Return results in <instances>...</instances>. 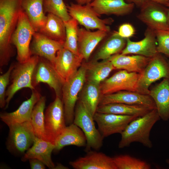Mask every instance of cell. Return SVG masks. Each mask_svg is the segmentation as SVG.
Instances as JSON below:
<instances>
[{
  "mask_svg": "<svg viewBox=\"0 0 169 169\" xmlns=\"http://www.w3.org/2000/svg\"><path fill=\"white\" fill-rule=\"evenodd\" d=\"M44 0H21L22 8L36 32L44 25L47 18L44 13Z\"/></svg>",
  "mask_w": 169,
  "mask_h": 169,
  "instance_id": "4316f807",
  "label": "cell"
},
{
  "mask_svg": "<svg viewBox=\"0 0 169 169\" xmlns=\"http://www.w3.org/2000/svg\"><path fill=\"white\" fill-rule=\"evenodd\" d=\"M86 68L84 64L81 65L76 73L63 84L62 99L67 125L73 122L74 107L78 95L86 81Z\"/></svg>",
  "mask_w": 169,
  "mask_h": 169,
  "instance_id": "3957f363",
  "label": "cell"
},
{
  "mask_svg": "<svg viewBox=\"0 0 169 169\" xmlns=\"http://www.w3.org/2000/svg\"><path fill=\"white\" fill-rule=\"evenodd\" d=\"M23 10L21 0H0V66L7 65L14 51L12 36Z\"/></svg>",
  "mask_w": 169,
  "mask_h": 169,
  "instance_id": "6da1fadb",
  "label": "cell"
},
{
  "mask_svg": "<svg viewBox=\"0 0 169 169\" xmlns=\"http://www.w3.org/2000/svg\"><path fill=\"white\" fill-rule=\"evenodd\" d=\"M165 6L169 7V0H167V2L165 5Z\"/></svg>",
  "mask_w": 169,
  "mask_h": 169,
  "instance_id": "f6af8a7d",
  "label": "cell"
},
{
  "mask_svg": "<svg viewBox=\"0 0 169 169\" xmlns=\"http://www.w3.org/2000/svg\"><path fill=\"white\" fill-rule=\"evenodd\" d=\"M155 31L158 52L169 57V30Z\"/></svg>",
  "mask_w": 169,
  "mask_h": 169,
  "instance_id": "8d00e7d4",
  "label": "cell"
},
{
  "mask_svg": "<svg viewBox=\"0 0 169 169\" xmlns=\"http://www.w3.org/2000/svg\"><path fill=\"white\" fill-rule=\"evenodd\" d=\"M62 98L56 96L44 114V128L47 141L54 144L66 126Z\"/></svg>",
  "mask_w": 169,
  "mask_h": 169,
  "instance_id": "ba28073f",
  "label": "cell"
},
{
  "mask_svg": "<svg viewBox=\"0 0 169 169\" xmlns=\"http://www.w3.org/2000/svg\"><path fill=\"white\" fill-rule=\"evenodd\" d=\"M41 96L37 90L35 89L32 90L30 98L23 101L16 110L10 113H1V120L8 126L15 124L28 121L31 122L34 106Z\"/></svg>",
  "mask_w": 169,
  "mask_h": 169,
  "instance_id": "ffe728a7",
  "label": "cell"
},
{
  "mask_svg": "<svg viewBox=\"0 0 169 169\" xmlns=\"http://www.w3.org/2000/svg\"><path fill=\"white\" fill-rule=\"evenodd\" d=\"M14 65V63L11 64L8 70L0 76V107L1 108L6 106V90L9 84L11 73Z\"/></svg>",
  "mask_w": 169,
  "mask_h": 169,
  "instance_id": "74e56055",
  "label": "cell"
},
{
  "mask_svg": "<svg viewBox=\"0 0 169 169\" xmlns=\"http://www.w3.org/2000/svg\"><path fill=\"white\" fill-rule=\"evenodd\" d=\"M151 58L139 55L131 56L118 54L109 59L115 69L140 73L147 66Z\"/></svg>",
  "mask_w": 169,
  "mask_h": 169,
  "instance_id": "d4e9b609",
  "label": "cell"
},
{
  "mask_svg": "<svg viewBox=\"0 0 169 169\" xmlns=\"http://www.w3.org/2000/svg\"><path fill=\"white\" fill-rule=\"evenodd\" d=\"M43 8L44 12L53 14L64 22L71 18L63 0H44Z\"/></svg>",
  "mask_w": 169,
  "mask_h": 169,
  "instance_id": "d590c367",
  "label": "cell"
},
{
  "mask_svg": "<svg viewBox=\"0 0 169 169\" xmlns=\"http://www.w3.org/2000/svg\"><path fill=\"white\" fill-rule=\"evenodd\" d=\"M61 168H67L66 167L64 166L61 164H59L57 166H55L54 169H61Z\"/></svg>",
  "mask_w": 169,
  "mask_h": 169,
  "instance_id": "ee69618b",
  "label": "cell"
},
{
  "mask_svg": "<svg viewBox=\"0 0 169 169\" xmlns=\"http://www.w3.org/2000/svg\"><path fill=\"white\" fill-rule=\"evenodd\" d=\"M55 148V145L52 143L36 137L33 146L24 153L22 161L38 159L48 168L54 169L55 166L51 159V154Z\"/></svg>",
  "mask_w": 169,
  "mask_h": 169,
  "instance_id": "44dd1931",
  "label": "cell"
},
{
  "mask_svg": "<svg viewBox=\"0 0 169 169\" xmlns=\"http://www.w3.org/2000/svg\"><path fill=\"white\" fill-rule=\"evenodd\" d=\"M149 95L153 100L158 113L164 121L169 119V78H165L151 90Z\"/></svg>",
  "mask_w": 169,
  "mask_h": 169,
  "instance_id": "cb8c5ba5",
  "label": "cell"
},
{
  "mask_svg": "<svg viewBox=\"0 0 169 169\" xmlns=\"http://www.w3.org/2000/svg\"><path fill=\"white\" fill-rule=\"evenodd\" d=\"M90 6L99 15L123 16L131 13L135 5L125 0H94Z\"/></svg>",
  "mask_w": 169,
  "mask_h": 169,
  "instance_id": "603a6c76",
  "label": "cell"
},
{
  "mask_svg": "<svg viewBox=\"0 0 169 169\" xmlns=\"http://www.w3.org/2000/svg\"><path fill=\"white\" fill-rule=\"evenodd\" d=\"M156 3L161 5H165L167 0H151Z\"/></svg>",
  "mask_w": 169,
  "mask_h": 169,
  "instance_id": "7bdbcfd3",
  "label": "cell"
},
{
  "mask_svg": "<svg viewBox=\"0 0 169 169\" xmlns=\"http://www.w3.org/2000/svg\"><path fill=\"white\" fill-rule=\"evenodd\" d=\"M8 127V149L14 153H24L33 144L36 137L31 122L15 124Z\"/></svg>",
  "mask_w": 169,
  "mask_h": 169,
  "instance_id": "30bf717a",
  "label": "cell"
},
{
  "mask_svg": "<svg viewBox=\"0 0 169 169\" xmlns=\"http://www.w3.org/2000/svg\"><path fill=\"white\" fill-rule=\"evenodd\" d=\"M46 98L41 96L35 105L32 112L31 122L36 136L47 141L44 128V114Z\"/></svg>",
  "mask_w": 169,
  "mask_h": 169,
  "instance_id": "d6a6232c",
  "label": "cell"
},
{
  "mask_svg": "<svg viewBox=\"0 0 169 169\" xmlns=\"http://www.w3.org/2000/svg\"><path fill=\"white\" fill-rule=\"evenodd\" d=\"M83 59L64 47L58 52L53 65L64 83L76 73Z\"/></svg>",
  "mask_w": 169,
  "mask_h": 169,
  "instance_id": "9a60e30c",
  "label": "cell"
},
{
  "mask_svg": "<svg viewBox=\"0 0 169 169\" xmlns=\"http://www.w3.org/2000/svg\"><path fill=\"white\" fill-rule=\"evenodd\" d=\"M135 32L134 28L131 24L126 23L120 26L117 33L120 36L127 38L133 36Z\"/></svg>",
  "mask_w": 169,
  "mask_h": 169,
  "instance_id": "f35d334b",
  "label": "cell"
},
{
  "mask_svg": "<svg viewBox=\"0 0 169 169\" xmlns=\"http://www.w3.org/2000/svg\"><path fill=\"white\" fill-rule=\"evenodd\" d=\"M160 119L156 109H154L132 121L120 134L121 138L119 148L128 146L134 142H138L147 147L151 148L150 131L154 125Z\"/></svg>",
  "mask_w": 169,
  "mask_h": 169,
  "instance_id": "7a4b0ae2",
  "label": "cell"
},
{
  "mask_svg": "<svg viewBox=\"0 0 169 169\" xmlns=\"http://www.w3.org/2000/svg\"><path fill=\"white\" fill-rule=\"evenodd\" d=\"M137 117L97 112L93 116L98 125V129L103 139L114 134H121L129 123Z\"/></svg>",
  "mask_w": 169,
  "mask_h": 169,
  "instance_id": "4fadbf2b",
  "label": "cell"
},
{
  "mask_svg": "<svg viewBox=\"0 0 169 169\" xmlns=\"http://www.w3.org/2000/svg\"><path fill=\"white\" fill-rule=\"evenodd\" d=\"M35 32L28 17L22 10L11 40L12 44L17 49V58L18 62H25L32 56L30 43Z\"/></svg>",
  "mask_w": 169,
  "mask_h": 169,
  "instance_id": "8992f818",
  "label": "cell"
},
{
  "mask_svg": "<svg viewBox=\"0 0 169 169\" xmlns=\"http://www.w3.org/2000/svg\"><path fill=\"white\" fill-rule=\"evenodd\" d=\"M45 23L38 32L54 40L64 44L66 39L64 22L60 18L48 13Z\"/></svg>",
  "mask_w": 169,
  "mask_h": 169,
  "instance_id": "f1b7e54d",
  "label": "cell"
},
{
  "mask_svg": "<svg viewBox=\"0 0 169 169\" xmlns=\"http://www.w3.org/2000/svg\"><path fill=\"white\" fill-rule=\"evenodd\" d=\"M168 62V63L169 64V60H167Z\"/></svg>",
  "mask_w": 169,
  "mask_h": 169,
  "instance_id": "c3c4849f",
  "label": "cell"
},
{
  "mask_svg": "<svg viewBox=\"0 0 169 169\" xmlns=\"http://www.w3.org/2000/svg\"><path fill=\"white\" fill-rule=\"evenodd\" d=\"M163 78H169V64L167 60L158 53L151 58L147 66L139 73L136 92L149 95L150 85Z\"/></svg>",
  "mask_w": 169,
  "mask_h": 169,
  "instance_id": "5b68a950",
  "label": "cell"
},
{
  "mask_svg": "<svg viewBox=\"0 0 169 169\" xmlns=\"http://www.w3.org/2000/svg\"><path fill=\"white\" fill-rule=\"evenodd\" d=\"M85 64L87 81L99 84L106 79L113 70L115 69L109 59L100 62L93 60Z\"/></svg>",
  "mask_w": 169,
  "mask_h": 169,
  "instance_id": "f546056e",
  "label": "cell"
},
{
  "mask_svg": "<svg viewBox=\"0 0 169 169\" xmlns=\"http://www.w3.org/2000/svg\"><path fill=\"white\" fill-rule=\"evenodd\" d=\"M141 105H129L121 103H111L99 106L96 112L119 115L142 116L152 110Z\"/></svg>",
  "mask_w": 169,
  "mask_h": 169,
  "instance_id": "83f0119b",
  "label": "cell"
},
{
  "mask_svg": "<svg viewBox=\"0 0 169 169\" xmlns=\"http://www.w3.org/2000/svg\"><path fill=\"white\" fill-rule=\"evenodd\" d=\"M39 58L33 55L25 62L15 64L10 76L11 83L6 91L5 109L8 107L10 101L18 90L24 88L32 90L35 89L32 84V78Z\"/></svg>",
  "mask_w": 169,
  "mask_h": 169,
  "instance_id": "277c9868",
  "label": "cell"
},
{
  "mask_svg": "<svg viewBox=\"0 0 169 169\" xmlns=\"http://www.w3.org/2000/svg\"><path fill=\"white\" fill-rule=\"evenodd\" d=\"M126 44V38L120 36L114 32L108 38L95 55L93 60H104L121 52Z\"/></svg>",
  "mask_w": 169,
  "mask_h": 169,
  "instance_id": "4dcf8cb0",
  "label": "cell"
},
{
  "mask_svg": "<svg viewBox=\"0 0 169 169\" xmlns=\"http://www.w3.org/2000/svg\"><path fill=\"white\" fill-rule=\"evenodd\" d=\"M167 14L169 19V9H167Z\"/></svg>",
  "mask_w": 169,
  "mask_h": 169,
  "instance_id": "bcb514c9",
  "label": "cell"
},
{
  "mask_svg": "<svg viewBox=\"0 0 169 169\" xmlns=\"http://www.w3.org/2000/svg\"><path fill=\"white\" fill-rule=\"evenodd\" d=\"M166 162L169 164V159H168L166 160Z\"/></svg>",
  "mask_w": 169,
  "mask_h": 169,
  "instance_id": "7dc6e473",
  "label": "cell"
},
{
  "mask_svg": "<svg viewBox=\"0 0 169 169\" xmlns=\"http://www.w3.org/2000/svg\"><path fill=\"white\" fill-rule=\"evenodd\" d=\"M108 32L97 30L91 31L83 28H79L78 47L79 53L86 61L98 44L108 35Z\"/></svg>",
  "mask_w": 169,
  "mask_h": 169,
  "instance_id": "7402d4cb",
  "label": "cell"
},
{
  "mask_svg": "<svg viewBox=\"0 0 169 169\" xmlns=\"http://www.w3.org/2000/svg\"><path fill=\"white\" fill-rule=\"evenodd\" d=\"M66 29V39L63 47L70 51L74 54L81 55L78 47V22L71 18L68 21L64 22Z\"/></svg>",
  "mask_w": 169,
  "mask_h": 169,
  "instance_id": "836d02e7",
  "label": "cell"
},
{
  "mask_svg": "<svg viewBox=\"0 0 169 169\" xmlns=\"http://www.w3.org/2000/svg\"><path fill=\"white\" fill-rule=\"evenodd\" d=\"M111 103L141 105L152 109H156L155 103L149 95L136 91L122 90L102 95L99 106Z\"/></svg>",
  "mask_w": 169,
  "mask_h": 169,
  "instance_id": "e0dca14e",
  "label": "cell"
},
{
  "mask_svg": "<svg viewBox=\"0 0 169 169\" xmlns=\"http://www.w3.org/2000/svg\"><path fill=\"white\" fill-rule=\"evenodd\" d=\"M126 39V45L121 53L122 54H133L151 58L158 53L155 31L149 28L146 30L142 40L136 42L129 38Z\"/></svg>",
  "mask_w": 169,
  "mask_h": 169,
  "instance_id": "2e32d148",
  "label": "cell"
},
{
  "mask_svg": "<svg viewBox=\"0 0 169 169\" xmlns=\"http://www.w3.org/2000/svg\"><path fill=\"white\" fill-rule=\"evenodd\" d=\"M67 6L71 18L75 19L86 29H97L108 33L110 31V28L107 24L112 22V19L100 18V16L95 11L90 3L81 5L72 3Z\"/></svg>",
  "mask_w": 169,
  "mask_h": 169,
  "instance_id": "9c48e42d",
  "label": "cell"
},
{
  "mask_svg": "<svg viewBox=\"0 0 169 169\" xmlns=\"http://www.w3.org/2000/svg\"><path fill=\"white\" fill-rule=\"evenodd\" d=\"M162 5L150 0L140 8L137 18L155 31L169 30L167 9Z\"/></svg>",
  "mask_w": 169,
  "mask_h": 169,
  "instance_id": "8fae6325",
  "label": "cell"
},
{
  "mask_svg": "<svg viewBox=\"0 0 169 169\" xmlns=\"http://www.w3.org/2000/svg\"><path fill=\"white\" fill-rule=\"evenodd\" d=\"M40 83L48 84L54 90L56 96L62 98L64 82L53 65L47 59L41 57L39 58L32 78V84L34 87Z\"/></svg>",
  "mask_w": 169,
  "mask_h": 169,
  "instance_id": "7c38bea8",
  "label": "cell"
},
{
  "mask_svg": "<svg viewBox=\"0 0 169 169\" xmlns=\"http://www.w3.org/2000/svg\"><path fill=\"white\" fill-rule=\"evenodd\" d=\"M93 116L79 100L74 112L73 123L84 133L87 140L85 151L99 150L103 145V138L95 126Z\"/></svg>",
  "mask_w": 169,
  "mask_h": 169,
  "instance_id": "52a82bcc",
  "label": "cell"
},
{
  "mask_svg": "<svg viewBox=\"0 0 169 169\" xmlns=\"http://www.w3.org/2000/svg\"><path fill=\"white\" fill-rule=\"evenodd\" d=\"M113 157L117 169H150L151 165L145 161L128 155H120Z\"/></svg>",
  "mask_w": 169,
  "mask_h": 169,
  "instance_id": "e575fe53",
  "label": "cell"
},
{
  "mask_svg": "<svg viewBox=\"0 0 169 169\" xmlns=\"http://www.w3.org/2000/svg\"><path fill=\"white\" fill-rule=\"evenodd\" d=\"M31 168L32 169H44L45 164L40 160L34 158L28 160Z\"/></svg>",
  "mask_w": 169,
  "mask_h": 169,
  "instance_id": "ab89813d",
  "label": "cell"
},
{
  "mask_svg": "<svg viewBox=\"0 0 169 169\" xmlns=\"http://www.w3.org/2000/svg\"><path fill=\"white\" fill-rule=\"evenodd\" d=\"M33 38L32 45L30 47L32 55L44 58L54 65L57 53L63 48V44L38 32H35Z\"/></svg>",
  "mask_w": 169,
  "mask_h": 169,
  "instance_id": "ac0fdd59",
  "label": "cell"
},
{
  "mask_svg": "<svg viewBox=\"0 0 169 169\" xmlns=\"http://www.w3.org/2000/svg\"><path fill=\"white\" fill-rule=\"evenodd\" d=\"M102 96L100 84L87 81L79 101L93 116L96 112Z\"/></svg>",
  "mask_w": 169,
  "mask_h": 169,
  "instance_id": "1f68e13d",
  "label": "cell"
},
{
  "mask_svg": "<svg viewBox=\"0 0 169 169\" xmlns=\"http://www.w3.org/2000/svg\"><path fill=\"white\" fill-rule=\"evenodd\" d=\"M129 3H133L137 7L141 8L150 0H126Z\"/></svg>",
  "mask_w": 169,
  "mask_h": 169,
  "instance_id": "60d3db41",
  "label": "cell"
},
{
  "mask_svg": "<svg viewBox=\"0 0 169 169\" xmlns=\"http://www.w3.org/2000/svg\"><path fill=\"white\" fill-rule=\"evenodd\" d=\"M85 156L70 161L75 169H117L113 157L102 152L89 151Z\"/></svg>",
  "mask_w": 169,
  "mask_h": 169,
  "instance_id": "d6986e66",
  "label": "cell"
},
{
  "mask_svg": "<svg viewBox=\"0 0 169 169\" xmlns=\"http://www.w3.org/2000/svg\"><path fill=\"white\" fill-rule=\"evenodd\" d=\"M87 140L82 130L73 123L66 126L55 141L54 150L59 151L66 146H86Z\"/></svg>",
  "mask_w": 169,
  "mask_h": 169,
  "instance_id": "484cf974",
  "label": "cell"
},
{
  "mask_svg": "<svg viewBox=\"0 0 169 169\" xmlns=\"http://www.w3.org/2000/svg\"><path fill=\"white\" fill-rule=\"evenodd\" d=\"M94 0H76L77 3L81 5H84L90 3Z\"/></svg>",
  "mask_w": 169,
  "mask_h": 169,
  "instance_id": "b9f144b4",
  "label": "cell"
},
{
  "mask_svg": "<svg viewBox=\"0 0 169 169\" xmlns=\"http://www.w3.org/2000/svg\"><path fill=\"white\" fill-rule=\"evenodd\" d=\"M139 73L120 70L105 79L100 85L102 95L122 90L136 91Z\"/></svg>",
  "mask_w": 169,
  "mask_h": 169,
  "instance_id": "5bb4252c",
  "label": "cell"
}]
</instances>
